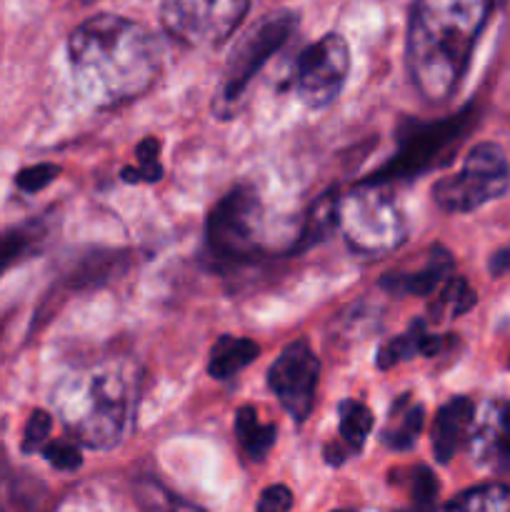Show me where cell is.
Returning <instances> with one entry per match:
<instances>
[{
	"instance_id": "6da1fadb",
	"label": "cell",
	"mask_w": 510,
	"mask_h": 512,
	"mask_svg": "<svg viewBox=\"0 0 510 512\" xmlns=\"http://www.w3.org/2000/svg\"><path fill=\"white\" fill-rule=\"evenodd\" d=\"M68 60L80 98L110 110L138 100L160 73V45L148 28L100 13L70 33Z\"/></svg>"
},
{
	"instance_id": "7a4b0ae2",
	"label": "cell",
	"mask_w": 510,
	"mask_h": 512,
	"mask_svg": "<svg viewBox=\"0 0 510 512\" xmlns=\"http://www.w3.org/2000/svg\"><path fill=\"white\" fill-rule=\"evenodd\" d=\"M488 10V0H413L408 70L428 103H443L458 88Z\"/></svg>"
},
{
	"instance_id": "3957f363",
	"label": "cell",
	"mask_w": 510,
	"mask_h": 512,
	"mask_svg": "<svg viewBox=\"0 0 510 512\" xmlns=\"http://www.w3.org/2000/svg\"><path fill=\"white\" fill-rule=\"evenodd\" d=\"M55 408L78 445L118 448L135 428L138 370L125 360H103L78 370L58 385Z\"/></svg>"
},
{
	"instance_id": "277c9868",
	"label": "cell",
	"mask_w": 510,
	"mask_h": 512,
	"mask_svg": "<svg viewBox=\"0 0 510 512\" xmlns=\"http://www.w3.org/2000/svg\"><path fill=\"white\" fill-rule=\"evenodd\" d=\"M338 230L348 248L365 258L395 253L408 240V218L393 185L363 180L345 193L338 203Z\"/></svg>"
},
{
	"instance_id": "5b68a950",
	"label": "cell",
	"mask_w": 510,
	"mask_h": 512,
	"mask_svg": "<svg viewBox=\"0 0 510 512\" xmlns=\"http://www.w3.org/2000/svg\"><path fill=\"white\" fill-rule=\"evenodd\" d=\"M475 125V108L465 105L455 115L448 118L418 123L408 120L398 130V150L393 158L385 160L375 173H370L368 183H398V180H413L418 175L430 173L435 168H443L458 153L460 143Z\"/></svg>"
},
{
	"instance_id": "8992f818",
	"label": "cell",
	"mask_w": 510,
	"mask_h": 512,
	"mask_svg": "<svg viewBox=\"0 0 510 512\" xmlns=\"http://www.w3.org/2000/svg\"><path fill=\"white\" fill-rule=\"evenodd\" d=\"M295 25H298V15L293 10H278V13H270L258 20L240 38L225 63L223 80H220L218 95L213 100V110L220 118H230L238 110L248 85L263 70V65L288 43L290 35L295 33Z\"/></svg>"
},
{
	"instance_id": "52a82bcc",
	"label": "cell",
	"mask_w": 510,
	"mask_h": 512,
	"mask_svg": "<svg viewBox=\"0 0 510 512\" xmlns=\"http://www.w3.org/2000/svg\"><path fill=\"white\" fill-rule=\"evenodd\" d=\"M205 240L223 263H248L263 253L265 210L253 185H235L218 200L205 223Z\"/></svg>"
},
{
	"instance_id": "ba28073f",
	"label": "cell",
	"mask_w": 510,
	"mask_h": 512,
	"mask_svg": "<svg viewBox=\"0 0 510 512\" xmlns=\"http://www.w3.org/2000/svg\"><path fill=\"white\" fill-rule=\"evenodd\" d=\"M510 185V165L503 148L478 143L455 175L433 185V200L445 213H473L490 200H498Z\"/></svg>"
},
{
	"instance_id": "9c48e42d",
	"label": "cell",
	"mask_w": 510,
	"mask_h": 512,
	"mask_svg": "<svg viewBox=\"0 0 510 512\" xmlns=\"http://www.w3.org/2000/svg\"><path fill=\"white\" fill-rule=\"evenodd\" d=\"M248 8L250 0H163L160 23L190 48H215L235 33Z\"/></svg>"
},
{
	"instance_id": "30bf717a",
	"label": "cell",
	"mask_w": 510,
	"mask_h": 512,
	"mask_svg": "<svg viewBox=\"0 0 510 512\" xmlns=\"http://www.w3.org/2000/svg\"><path fill=\"white\" fill-rule=\"evenodd\" d=\"M350 70V48L343 35L328 33L298 55L295 93L308 108L323 110L335 103Z\"/></svg>"
},
{
	"instance_id": "8fae6325",
	"label": "cell",
	"mask_w": 510,
	"mask_h": 512,
	"mask_svg": "<svg viewBox=\"0 0 510 512\" xmlns=\"http://www.w3.org/2000/svg\"><path fill=\"white\" fill-rule=\"evenodd\" d=\"M320 380V360L308 340H295L280 350L268 368V388L280 400L290 420L303 425L315 405Z\"/></svg>"
},
{
	"instance_id": "7c38bea8",
	"label": "cell",
	"mask_w": 510,
	"mask_h": 512,
	"mask_svg": "<svg viewBox=\"0 0 510 512\" xmlns=\"http://www.w3.org/2000/svg\"><path fill=\"white\" fill-rule=\"evenodd\" d=\"M468 445L480 463L510 468V400H490L475 413Z\"/></svg>"
},
{
	"instance_id": "4fadbf2b",
	"label": "cell",
	"mask_w": 510,
	"mask_h": 512,
	"mask_svg": "<svg viewBox=\"0 0 510 512\" xmlns=\"http://www.w3.org/2000/svg\"><path fill=\"white\" fill-rule=\"evenodd\" d=\"M455 260L443 245H433L428 253L423 255L420 265L415 268H403L393 270V273H385L380 278V288L388 290L393 295H433L453 278Z\"/></svg>"
},
{
	"instance_id": "5bb4252c",
	"label": "cell",
	"mask_w": 510,
	"mask_h": 512,
	"mask_svg": "<svg viewBox=\"0 0 510 512\" xmlns=\"http://www.w3.org/2000/svg\"><path fill=\"white\" fill-rule=\"evenodd\" d=\"M473 423L475 403L465 395H455L435 413L430 443H433V455L438 463H450V458L468 443Z\"/></svg>"
},
{
	"instance_id": "9a60e30c",
	"label": "cell",
	"mask_w": 510,
	"mask_h": 512,
	"mask_svg": "<svg viewBox=\"0 0 510 512\" xmlns=\"http://www.w3.org/2000/svg\"><path fill=\"white\" fill-rule=\"evenodd\" d=\"M375 418L370 408L360 400L348 398L338 405V440L325 448V460L330 465H343L345 460L363 450L365 440L373 433Z\"/></svg>"
},
{
	"instance_id": "2e32d148",
	"label": "cell",
	"mask_w": 510,
	"mask_h": 512,
	"mask_svg": "<svg viewBox=\"0 0 510 512\" xmlns=\"http://www.w3.org/2000/svg\"><path fill=\"white\" fill-rule=\"evenodd\" d=\"M450 335H435L430 333L425 320H413L410 328L405 333L395 335L393 340L380 345L378 358H375V365L380 370H390L395 365L405 363V360H413L415 355H425V358H438L440 353L448 345Z\"/></svg>"
},
{
	"instance_id": "e0dca14e",
	"label": "cell",
	"mask_w": 510,
	"mask_h": 512,
	"mask_svg": "<svg viewBox=\"0 0 510 512\" xmlns=\"http://www.w3.org/2000/svg\"><path fill=\"white\" fill-rule=\"evenodd\" d=\"M425 425V408L415 403L413 395L405 393L393 400L388 410V420L380 433V440L388 445L390 450H410L420 438V430Z\"/></svg>"
},
{
	"instance_id": "ac0fdd59",
	"label": "cell",
	"mask_w": 510,
	"mask_h": 512,
	"mask_svg": "<svg viewBox=\"0 0 510 512\" xmlns=\"http://www.w3.org/2000/svg\"><path fill=\"white\" fill-rule=\"evenodd\" d=\"M338 190H328V193L318 195L310 210L305 213L303 225L298 230V238L293 243V253H305L313 245L323 243L335 228H338Z\"/></svg>"
},
{
	"instance_id": "d6986e66",
	"label": "cell",
	"mask_w": 510,
	"mask_h": 512,
	"mask_svg": "<svg viewBox=\"0 0 510 512\" xmlns=\"http://www.w3.org/2000/svg\"><path fill=\"white\" fill-rule=\"evenodd\" d=\"M260 355V345L250 338H235V335H223L213 345L208 358V375L215 380H230L240 370L248 368Z\"/></svg>"
},
{
	"instance_id": "ffe728a7",
	"label": "cell",
	"mask_w": 510,
	"mask_h": 512,
	"mask_svg": "<svg viewBox=\"0 0 510 512\" xmlns=\"http://www.w3.org/2000/svg\"><path fill=\"white\" fill-rule=\"evenodd\" d=\"M235 435H238L240 448L250 460H265V455L273 450L278 430H275V425L263 423L253 405H243L235 413Z\"/></svg>"
},
{
	"instance_id": "44dd1931",
	"label": "cell",
	"mask_w": 510,
	"mask_h": 512,
	"mask_svg": "<svg viewBox=\"0 0 510 512\" xmlns=\"http://www.w3.org/2000/svg\"><path fill=\"white\" fill-rule=\"evenodd\" d=\"M443 512H510V488L500 483L478 485L450 500Z\"/></svg>"
},
{
	"instance_id": "7402d4cb",
	"label": "cell",
	"mask_w": 510,
	"mask_h": 512,
	"mask_svg": "<svg viewBox=\"0 0 510 512\" xmlns=\"http://www.w3.org/2000/svg\"><path fill=\"white\" fill-rule=\"evenodd\" d=\"M40 243H43V230L35 223L3 230V233H0V278H3L13 265H18L20 260L33 255Z\"/></svg>"
},
{
	"instance_id": "603a6c76",
	"label": "cell",
	"mask_w": 510,
	"mask_h": 512,
	"mask_svg": "<svg viewBox=\"0 0 510 512\" xmlns=\"http://www.w3.org/2000/svg\"><path fill=\"white\" fill-rule=\"evenodd\" d=\"M475 290L470 288V283L460 275H453L443 288L438 290V300L433 303L430 313L435 318H458V315L468 313L475 305Z\"/></svg>"
},
{
	"instance_id": "cb8c5ba5",
	"label": "cell",
	"mask_w": 510,
	"mask_h": 512,
	"mask_svg": "<svg viewBox=\"0 0 510 512\" xmlns=\"http://www.w3.org/2000/svg\"><path fill=\"white\" fill-rule=\"evenodd\" d=\"M160 140L155 135H148L135 148V160L138 165L133 168H123L125 183H158L163 178V165H160Z\"/></svg>"
},
{
	"instance_id": "d4e9b609",
	"label": "cell",
	"mask_w": 510,
	"mask_h": 512,
	"mask_svg": "<svg viewBox=\"0 0 510 512\" xmlns=\"http://www.w3.org/2000/svg\"><path fill=\"white\" fill-rule=\"evenodd\" d=\"M408 495H410V512H430L438 498V480L425 465H415L408 473Z\"/></svg>"
},
{
	"instance_id": "484cf974",
	"label": "cell",
	"mask_w": 510,
	"mask_h": 512,
	"mask_svg": "<svg viewBox=\"0 0 510 512\" xmlns=\"http://www.w3.org/2000/svg\"><path fill=\"white\" fill-rule=\"evenodd\" d=\"M60 175V168L55 163H38L30 165V168H23L18 175H15V188L20 193L35 195L40 190L48 188L50 183H55V178Z\"/></svg>"
},
{
	"instance_id": "4316f807",
	"label": "cell",
	"mask_w": 510,
	"mask_h": 512,
	"mask_svg": "<svg viewBox=\"0 0 510 512\" xmlns=\"http://www.w3.org/2000/svg\"><path fill=\"white\" fill-rule=\"evenodd\" d=\"M43 458L53 465L55 470H63V473H73L83 465V458H80L78 443H68V440H55V443H45L40 448Z\"/></svg>"
},
{
	"instance_id": "83f0119b",
	"label": "cell",
	"mask_w": 510,
	"mask_h": 512,
	"mask_svg": "<svg viewBox=\"0 0 510 512\" xmlns=\"http://www.w3.org/2000/svg\"><path fill=\"white\" fill-rule=\"evenodd\" d=\"M50 430H53V418L45 410H35L28 418L23 433V453H35V450L43 448L50 438Z\"/></svg>"
},
{
	"instance_id": "f1b7e54d",
	"label": "cell",
	"mask_w": 510,
	"mask_h": 512,
	"mask_svg": "<svg viewBox=\"0 0 510 512\" xmlns=\"http://www.w3.org/2000/svg\"><path fill=\"white\" fill-rule=\"evenodd\" d=\"M290 508H293V493L285 485H270L258 500V512H290Z\"/></svg>"
},
{
	"instance_id": "f546056e",
	"label": "cell",
	"mask_w": 510,
	"mask_h": 512,
	"mask_svg": "<svg viewBox=\"0 0 510 512\" xmlns=\"http://www.w3.org/2000/svg\"><path fill=\"white\" fill-rule=\"evenodd\" d=\"M505 270H510V250H500L498 255H493V260H490V273L498 278V275H503Z\"/></svg>"
},
{
	"instance_id": "4dcf8cb0",
	"label": "cell",
	"mask_w": 510,
	"mask_h": 512,
	"mask_svg": "<svg viewBox=\"0 0 510 512\" xmlns=\"http://www.w3.org/2000/svg\"><path fill=\"white\" fill-rule=\"evenodd\" d=\"M488 3H490V8H493V5H495V3H500V0H488Z\"/></svg>"
},
{
	"instance_id": "1f68e13d",
	"label": "cell",
	"mask_w": 510,
	"mask_h": 512,
	"mask_svg": "<svg viewBox=\"0 0 510 512\" xmlns=\"http://www.w3.org/2000/svg\"><path fill=\"white\" fill-rule=\"evenodd\" d=\"M80 3H85V5H88V3H93V0H80Z\"/></svg>"
}]
</instances>
